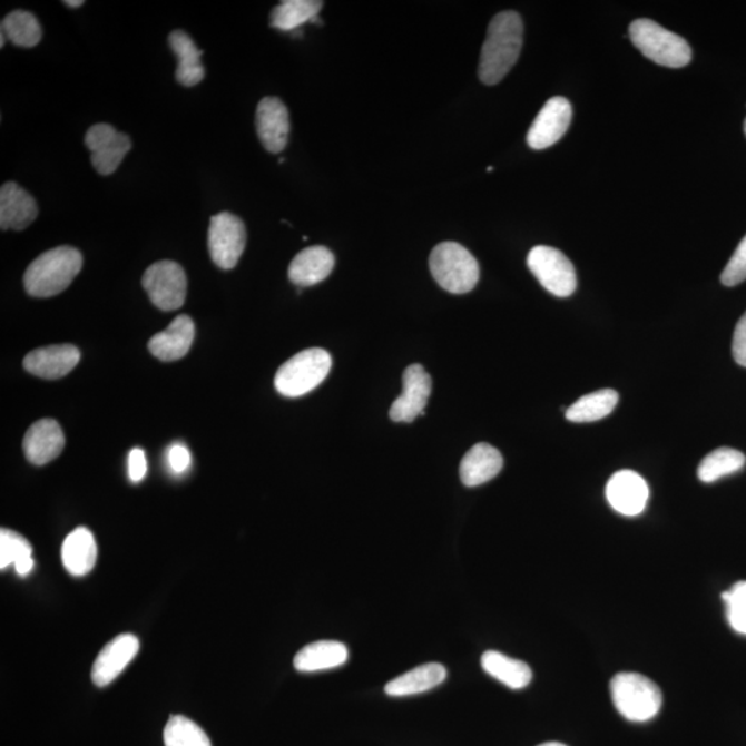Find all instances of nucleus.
<instances>
[{"mask_svg": "<svg viewBox=\"0 0 746 746\" xmlns=\"http://www.w3.org/2000/svg\"><path fill=\"white\" fill-rule=\"evenodd\" d=\"M524 24L516 11H502L493 17L481 49L479 77L485 85H497L518 62Z\"/></svg>", "mask_w": 746, "mask_h": 746, "instance_id": "obj_1", "label": "nucleus"}, {"mask_svg": "<svg viewBox=\"0 0 746 746\" xmlns=\"http://www.w3.org/2000/svg\"><path fill=\"white\" fill-rule=\"evenodd\" d=\"M84 266L82 254L72 246H59L37 257L28 266L24 286L28 295L51 297L65 292Z\"/></svg>", "mask_w": 746, "mask_h": 746, "instance_id": "obj_2", "label": "nucleus"}, {"mask_svg": "<svg viewBox=\"0 0 746 746\" xmlns=\"http://www.w3.org/2000/svg\"><path fill=\"white\" fill-rule=\"evenodd\" d=\"M610 691L614 705L625 719L642 723L654 719L662 707V691L648 677L622 671L612 677Z\"/></svg>", "mask_w": 746, "mask_h": 746, "instance_id": "obj_3", "label": "nucleus"}, {"mask_svg": "<svg viewBox=\"0 0 746 746\" xmlns=\"http://www.w3.org/2000/svg\"><path fill=\"white\" fill-rule=\"evenodd\" d=\"M629 37L642 56L658 66L683 68L690 65L693 51L687 40L656 21H634L629 27Z\"/></svg>", "mask_w": 746, "mask_h": 746, "instance_id": "obj_4", "label": "nucleus"}, {"mask_svg": "<svg viewBox=\"0 0 746 746\" xmlns=\"http://www.w3.org/2000/svg\"><path fill=\"white\" fill-rule=\"evenodd\" d=\"M430 272L441 288L453 295L473 291L480 279V266L475 257L458 243H443L430 255Z\"/></svg>", "mask_w": 746, "mask_h": 746, "instance_id": "obj_5", "label": "nucleus"}, {"mask_svg": "<svg viewBox=\"0 0 746 746\" xmlns=\"http://www.w3.org/2000/svg\"><path fill=\"white\" fill-rule=\"evenodd\" d=\"M331 366V354L326 350H303L281 366L274 379L275 389L285 397H302L325 381Z\"/></svg>", "mask_w": 746, "mask_h": 746, "instance_id": "obj_6", "label": "nucleus"}, {"mask_svg": "<svg viewBox=\"0 0 746 746\" xmlns=\"http://www.w3.org/2000/svg\"><path fill=\"white\" fill-rule=\"evenodd\" d=\"M527 266L544 289L558 297H568L577 289V274L572 263L559 249L539 245L530 251Z\"/></svg>", "mask_w": 746, "mask_h": 746, "instance_id": "obj_7", "label": "nucleus"}, {"mask_svg": "<svg viewBox=\"0 0 746 746\" xmlns=\"http://www.w3.org/2000/svg\"><path fill=\"white\" fill-rule=\"evenodd\" d=\"M141 283L149 301L163 312H174L186 302L187 277L179 263L160 261L151 264Z\"/></svg>", "mask_w": 746, "mask_h": 746, "instance_id": "obj_8", "label": "nucleus"}, {"mask_svg": "<svg viewBox=\"0 0 746 746\" xmlns=\"http://www.w3.org/2000/svg\"><path fill=\"white\" fill-rule=\"evenodd\" d=\"M246 246V228L238 216L223 212L210 219L208 248L212 261L222 269L237 266Z\"/></svg>", "mask_w": 746, "mask_h": 746, "instance_id": "obj_9", "label": "nucleus"}, {"mask_svg": "<svg viewBox=\"0 0 746 746\" xmlns=\"http://www.w3.org/2000/svg\"><path fill=\"white\" fill-rule=\"evenodd\" d=\"M85 145L91 153V165L102 176L112 175L131 148L129 136L111 125L97 124L86 134Z\"/></svg>", "mask_w": 746, "mask_h": 746, "instance_id": "obj_10", "label": "nucleus"}, {"mask_svg": "<svg viewBox=\"0 0 746 746\" xmlns=\"http://www.w3.org/2000/svg\"><path fill=\"white\" fill-rule=\"evenodd\" d=\"M572 107L565 97H553L537 115L528 130L527 143L532 149L552 147L570 128Z\"/></svg>", "mask_w": 746, "mask_h": 746, "instance_id": "obj_11", "label": "nucleus"}, {"mask_svg": "<svg viewBox=\"0 0 746 746\" xmlns=\"http://www.w3.org/2000/svg\"><path fill=\"white\" fill-rule=\"evenodd\" d=\"M403 387V393L390 409V418L394 422L411 423L424 415L432 393V377L422 365L413 364L404 371Z\"/></svg>", "mask_w": 746, "mask_h": 746, "instance_id": "obj_12", "label": "nucleus"}, {"mask_svg": "<svg viewBox=\"0 0 746 746\" xmlns=\"http://www.w3.org/2000/svg\"><path fill=\"white\" fill-rule=\"evenodd\" d=\"M606 497L616 512L634 518L646 509L650 490L640 474L632 470H621L608 481Z\"/></svg>", "mask_w": 746, "mask_h": 746, "instance_id": "obj_13", "label": "nucleus"}, {"mask_svg": "<svg viewBox=\"0 0 746 746\" xmlns=\"http://www.w3.org/2000/svg\"><path fill=\"white\" fill-rule=\"evenodd\" d=\"M256 129L268 153L284 151L291 130L288 108L277 97H266L257 106Z\"/></svg>", "mask_w": 746, "mask_h": 746, "instance_id": "obj_14", "label": "nucleus"}, {"mask_svg": "<svg viewBox=\"0 0 746 746\" xmlns=\"http://www.w3.org/2000/svg\"><path fill=\"white\" fill-rule=\"evenodd\" d=\"M140 650V640L135 635L115 637L102 648L91 669V680L96 686L106 687L122 674Z\"/></svg>", "mask_w": 746, "mask_h": 746, "instance_id": "obj_15", "label": "nucleus"}, {"mask_svg": "<svg viewBox=\"0 0 746 746\" xmlns=\"http://www.w3.org/2000/svg\"><path fill=\"white\" fill-rule=\"evenodd\" d=\"M79 360L78 347L72 344H56L33 350L24 359V369L38 377L56 381L68 375L78 365Z\"/></svg>", "mask_w": 746, "mask_h": 746, "instance_id": "obj_16", "label": "nucleus"}, {"mask_svg": "<svg viewBox=\"0 0 746 746\" xmlns=\"http://www.w3.org/2000/svg\"><path fill=\"white\" fill-rule=\"evenodd\" d=\"M38 214L36 198L17 183H6L0 188V227L3 232H21L36 222Z\"/></svg>", "mask_w": 746, "mask_h": 746, "instance_id": "obj_17", "label": "nucleus"}, {"mask_svg": "<svg viewBox=\"0 0 746 746\" xmlns=\"http://www.w3.org/2000/svg\"><path fill=\"white\" fill-rule=\"evenodd\" d=\"M65 433L53 419H40L26 433L24 452L28 461L37 467L55 461L65 450Z\"/></svg>", "mask_w": 746, "mask_h": 746, "instance_id": "obj_18", "label": "nucleus"}, {"mask_svg": "<svg viewBox=\"0 0 746 746\" xmlns=\"http://www.w3.org/2000/svg\"><path fill=\"white\" fill-rule=\"evenodd\" d=\"M195 336L194 321L183 314L164 332L149 338V352L160 361H177L189 352Z\"/></svg>", "mask_w": 746, "mask_h": 746, "instance_id": "obj_19", "label": "nucleus"}, {"mask_svg": "<svg viewBox=\"0 0 746 746\" xmlns=\"http://www.w3.org/2000/svg\"><path fill=\"white\" fill-rule=\"evenodd\" d=\"M503 468L502 453L487 443L475 444L463 457L459 475L467 487H479L495 479Z\"/></svg>", "mask_w": 746, "mask_h": 746, "instance_id": "obj_20", "label": "nucleus"}, {"mask_svg": "<svg viewBox=\"0 0 746 746\" xmlns=\"http://www.w3.org/2000/svg\"><path fill=\"white\" fill-rule=\"evenodd\" d=\"M335 267V256L325 246H310L295 256L289 266V279L297 286H313L328 278Z\"/></svg>", "mask_w": 746, "mask_h": 746, "instance_id": "obj_21", "label": "nucleus"}, {"mask_svg": "<svg viewBox=\"0 0 746 746\" xmlns=\"http://www.w3.org/2000/svg\"><path fill=\"white\" fill-rule=\"evenodd\" d=\"M61 560L72 577H85L94 570L97 561V543L94 533L78 527L66 538L61 548Z\"/></svg>", "mask_w": 746, "mask_h": 746, "instance_id": "obj_22", "label": "nucleus"}, {"mask_svg": "<svg viewBox=\"0 0 746 746\" xmlns=\"http://www.w3.org/2000/svg\"><path fill=\"white\" fill-rule=\"evenodd\" d=\"M446 679V669L438 662L424 664L389 681L384 691L390 697H409L426 693Z\"/></svg>", "mask_w": 746, "mask_h": 746, "instance_id": "obj_23", "label": "nucleus"}, {"mask_svg": "<svg viewBox=\"0 0 746 746\" xmlns=\"http://www.w3.org/2000/svg\"><path fill=\"white\" fill-rule=\"evenodd\" d=\"M347 658L349 650L343 642L321 640L302 648L294 659V665L298 671L310 674V671L342 667L343 664H346Z\"/></svg>", "mask_w": 746, "mask_h": 746, "instance_id": "obj_24", "label": "nucleus"}, {"mask_svg": "<svg viewBox=\"0 0 746 746\" xmlns=\"http://www.w3.org/2000/svg\"><path fill=\"white\" fill-rule=\"evenodd\" d=\"M169 45L179 60L176 70L177 82L192 88L204 80L205 68L200 61L204 53L197 48L194 40L185 31L176 30L169 36Z\"/></svg>", "mask_w": 746, "mask_h": 746, "instance_id": "obj_25", "label": "nucleus"}, {"mask_svg": "<svg viewBox=\"0 0 746 746\" xmlns=\"http://www.w3.org/2000/svg\"><path fill=\"white\" fill-rule=\"evenodd\" d=\"M481 667L493 679L501 681L502 685L512 688V690H521L532 680V670L526 662L504 656L499 651L484 652L481 657Z\"/></svg>", "mask_w": 746, "mask_h": 746, "instance_id": "obj_26", "label": "nucleus"}, {"mask_svg": "<svg viewBox=\"0 0 746 746\" xmlns=\"http://www.w3.org/2000/svg\"><path fill=\"white\" fill-rule=\"evenodd\" d=\"M0 46H4L6 40L20 46V48H36L42 39V28L36 16L26 10L11 11L2 21V37Z\"/></svg>", "mask_w": 746, "mask_h": 746, "instance_id": "obj_27", "label": "nucleus"}, {"mask_svg": "<svg viewBox=\"0 0 746 746\" xmlns=\"http://www.w3.org/2000/svg\"><path fill=\"white\" fill-rule=\"evenodd\" d=\"M619 395L616 390L605 389L599 392L583 395L566 412L568 421L573 423H589L600 421L616 410Z\"/></svg>", "mask_w": 746, "mask_h": 746, "instance_id": "obj_28", "label": "nucleus"}, {"mask_svg": "<svg viewBox=\"0 0 746 746\" xmlns=\"http://www.w3.org/2000/svg\"><path fill=\"white\" fill-rule=\"evenodd\" d=\"M324 3L320 0H285L272 11L269 24L275 30L295 31L318 17Z\"/></svg>", "mask_w": 746, "mask_h": 746, "instance_id": "obj_29", "label": "nucleus"}, {"mask_svg": "<svg viewBox=\"0 0 746 746\" xmlns=\"http://www.w3.org/2000/svg\"><path fill=\"white\" fill-rule=\"evenodd\" d=\"M746 458L743 452L733 448H717L703 459L698 467V479L703 483L715 481L739 472L745 467Z\"/></svg>", "mask_w": 746, "mask_h": 746, "instance_id": "obj_30", "label": "nucleus"}, {"mask_svg": "<svg viewBox=\"0 0 746 746\" xmlns=\"http://www.w3.org/2000/svg\"><path fill=\"white\" fill-rule=\"evenodd\" d=\"M165 746H212L208 734L186 716H171L164 730Z\"/></svg>", "mask_w": 746, "mask_h": 746, "instance_id": "obj_31", "label": "nucleus"}, {"mask_svg": "<svg viewBox=\"0 0 746 746\" xmlns=\"http://www.w3.org/2000/svg\"><path fill=\"white\" fill-rule=\"evenodd\" d=\"M30 558H32L31 543L20 533L2 528L0 531V568L4 570V568Z\"/></svg>", "mask_w": 746, "mask_h": 746, "instance_id": "obj_32", "label": "nucleus"}, {"mask_svg": "<svg viewBox=\"0 0 746 746\" xmlns=\"http://www.w3.org/2000/svg\"><path fill=\"white\" fill-rule=\"evenodd\" d=\"M730 627L746 636V581L737 582L730 590L722 593Z\"/></svg>", "mask_w": 746, "mask_h": 746, "instance_id": "obj_33", "label": "nucleus"}, {"mask_svg": "<svg viewBox=\"0 0 746 746\" xmlns=\"http://www.w3.org/2000/svg\"><path fill=\"white\" fill-rule=\"evenodd\" d=\"M722 284L736 286L746 279V235L722 273Z\"/></svg>", "mask_w": 746, "mask_h": 746, "instance_id": "obj_34", "label": "nucleus"}, {"mask_svg": "<svg viewBox=\"0 0 746 746\" xmlns=\"http://www.w3.org/2000/svg\"><path fill=\"white\" fill-rule=\"evenodd\" d=\"M733 355L736 363L746 369V313L739 318L734 331Z\"/></svg>", "mask_w": 746, "mask_h": 746, "instance_id": "obj_35", "label": "nucleus"}, {"mask_svg": "<svg viewBox=\"0 0 746 746\" xmlns=\"http://www.w3.org/2000/svg\"><path fill=\"white\" fill-rule=\"evenodd\" d=\"M147 474V458L141 448H134L129 453V479L140 483Z\"/></svg>", "mask_w": 746, "mask_h": 746, "instance_id": "obj_36", "label": "nucleus"}, {"mask_svg": "<svg viewBox=\"0 0 746 746\" xmlns=\"http://www.w3.org/2000/svg\"><path fill=\"white\" fill-rule=\"evenodd\" d=\"M169 467L176 474L187 472L189 464H192V455L185 445L175 444L169 450L168 455Z\"/></svg>", "mask_w": 746, "mask_h": 746, "instance_id": "obj_37", "label": "nucleus"}, {"mask_svg": "<svg viewBox=\"0 0 746 746\" xmlns=\"http://www.w3.org/2000/svg\"><path fill=\"white\" fill-rule=\"evenodd\" d=\"M85 2L82 0H66L65 4L68 6V8H80Z\"/></svg>", "mask_w": 746, "mask_h": 746, "instance_id": "obj_38", "label": "nucleus"}, {"mask_svg": "<svg viewBox=\"0 0 746 746\" xmlns=\"http://www.w3.org/2000/svg\"><path fill=\"white\" fill-rule=\"evenodd\" d=\"M538 746H567V745L560 743H544Z\"/></svg>", "mask_w": 746, "mask_h": 746, "instance_id": "obj_39", "label": "nucleus"}, {"mask_svg": "<svg viewBox=\"0 0 746 746\" xmlns=\"http://www.w3.org/2000/svg\"><path fill=\"white\" fill-rule=\"evenodd\" d=\"M744 130H745V135H746V119H745V122H744Z\"/></svg>", "mask_w": 746, "mask_h": 746, "instance_id": "obj_40", "label": "nucleus"}]
</instances>
